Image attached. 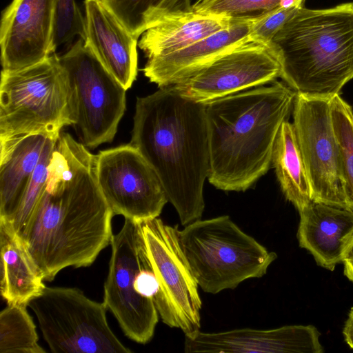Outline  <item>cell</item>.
Listing matches in <instances>:
<instances>
[{
  "label": "cell",
  "instance_id": "1",
  "mask_svg": "<svg viewBox=\"0 0 353 353\" xmlns=\"http://www.w3.org/2000/svg\"><path fill=\"white\" fill-rule=\"evenodd\" d=\"M114 214L98 185L96 154L61 132L41 197L21 239L52 281L68 267H88L111 244Z\"/></svg>",
  "mask_w": 353,
  "mask_h": 353
},
{
  "label": "cell",
  "instance_id": "2",
  "mask_svg": "<svg viewBox=\"0 0 353 353\" xmlns=\"http://www.w3.org/2000/svg\"><path fill=\"white\" fill-rule=\"evenodd\" d=\"M130 143L157 173L181 224L200 219L210 172L205 104L188 99L174 85L137 97Z\"/></svg>",
  "mask_w": 353,
  "mask_h": 353
},
{
  "label": "cell",
  "instance_id": "3",
  "mask_svg": "<svg viewBox=\"0 0 353 353\" xmlns=\"http://www.w3.org/2000/svg\"><path fill=\"white\" fill-rule=\"evenodd\" d=\"M296 93L276 80L205 104L208 179L224 191L243 192L270 169L276 138Z\"/></svg>",
  "mask_w": 353,
  "mask_h": 353
},
{
  "label": "cell",
  "instance_id": "4",
  "mask_svg": "<svg viewBox=\"0 0 353 353\" xmlns=\"http://www.w3.org/2000/svg\"><path fill=\"white\" fill-rule=\"evenodd\" d=\"M296 94L332 99L353 78V2L300 6L269 43Z\"/></svg>",
  "mask_w": 353,
  "mask_h": 353
},
{
  "label": "cell",
  "instance_id": "5",
  "mask_svg": "<svg viewBox=\"0 0 353 353\" xmlns=\"http://www.w3.org/2000/svg\"><path fill=\"white\" fill-rule=\"evenodd\" d=\"M178 238L199 287L210 294L263 276L277 257L226 215L194 221Z\"/></svg>",
  "mask_w": 353,
  "mask_h": 353
},
{
  "label": "cell",
  "instance_id": "6",
  "mask_svg": "<svg viewBox=\"0 0 353 353\" xmlns=\"http://www.w3.org/2000/svg\"><path fill=\"white\" fill-rule=\"evenodd\" d=\"M72 123L69 83L56 53L23 69L1 70L0 139L33 133L59 137Z\"/></svg>",
  "mask_w": 353,
  "mask_h": 353
},
{
  "label": "cell",
  "instance_id": "7",
  "mask_svg": "<svg viewBox=\"0 0 353 353\" xmlns=\"http://www.w3.org/2000/svg\"><path fill=\"white\" fill-rule=\"evenodd\" d=\"M70 90L72 126L94 149L112 142L126 108L127 90L79 38L61 56Z\"/></svg>",
  "mask_w": 353,
  "mask_h": 353
},
{
  "label": "cell",
  "instance_id": "8",
  "mask_svg": "<svg viewBox=\"0 0 353 353\" xmlns=\"http://www.w3.org/2000/svg\"><path fill=\"white\" fill-rule=\"evenodd\" d=\"M28 306L52 352H132L110 327L103 302L89 299L78 288L46 286Z\"/></svg>",
  "mask_w": 353,
  "mask_h": 353
},
{
  "label": "cell",
  "instance_id": "9",
  "mask_svg": "<svg viewBox=\"0 0 353 353\" xmlns=\"http://www.w3.org/2000/svg\"><path fill=\"white\" fill-rule=\"evenodd\" d=\"M144 252L159 291L154 299L162 321L185 335L200 330L198 284L179 244L177 227L157 217L140 222Z\"/></svg>",
  "mask_w": 353,
  "mask_h": 353
},
{
  "label": "cell",
  "instance_id": "10",
  "mask_svg": "<svg viewBox=\"0 0 353 353\" xmlns=\"http://www.w3.org/2000/svg\"><path fill=\"white\" fill-rule=\"evenodd\" d=\"M103 303L117 320L123 333L141 344L152 338L159 314L153 300L134 288L136 275L143 260L140 222L125 219L121 230L113 235Z\"/></svg>",
  "mask_w": 353,
  "mask_h": 353
},
{
  "label": "cell",
  "instance_id": "11",
  "mask_svg": "<svg viewBox=\"0 0 353 353\" xmlns=\"http://www.w3.org/2000/svg\"><path fill=\"white\" fill-rule=\"evenodd\" d=\"M330 101L296 94L292 124L309 178L312 201L353 211L344 192Z\"/></svg>",
  "mask_w": 353,
  "mask_h": 353
},
{
  "label": "cell",
  "instance_id": "12",
  "mask_svg": "<svg viewBox=\"0 0 353 353\" xmlns=\"http://www.w3.org/2000/svg\"><path fill=\"white\" fill-rule=\"evenodd\" d=\"M96 172L114 215L141 222L158 217L168 201L157 173L130 143L96 154Z\"/></svg>",
  "mask_w": 353,
  "mask_h": 353
},
{
  "label": "cell",
  "instance_id": "13",
  "mask_svg": "<svg viewBox=\"0 0 353 353\" xmlns=\"http://www.w3.org/2000/svg\"><path fill=\"white\" fill-rule=\"evenodd\" d=\"M281 73V64L270 45L250 37L173 85L188 99L206 104L272 83Z\"/></svg>",
  "mask_w": 353,
  "mask_h": 353
},
{
  "label": "cell",
  "instance_id": "14",
  "mask_svg": "<svg viewBox=\"0 0 353 353\" xmlns=\"http://www.w3.org/2000/svg\"><path fill=\"white\" fill-rule=\"evenodd\" d=\"M55 0H12L0 26L2 70L37 64L55 53Z\"/></svg>",
  "mask_w": 353,
  "mask_h": 353
},
{
  "label": "cell",
  "instance_id": "15",
  "mask_svg": "<svg viewBox=\"0 0 353 353\" xmlns=\"http://www.w3.org/2000/svg\"><path fill=\"white\" fill-rule=\"evenodd\" d=\"M316 327L285 325L272 330L236 329L221 332L200 330L185 335L186 353H322Z\"/></svg>",
  "mask_w": 353,
  "mask_h": 353
},
{
  "label": "cell",
  "instance_id": "16",
  "mask_svg": "<svg viewBox=\"0 0 353 353\" xmlns=\"http://www.w3.org/2000/svg\"><path fill=\"white\" fill-rule=\"evenodd\" d=\"M85 45L127 90L138 72V39L102 0H84Z\"/></svg>",
  "mask_w": 353,
  "mask_h": 353
},
{
  "label": "cell",
  "instance_id": "17",
  "mask_svg": "<svg viewBox=\"0 0 353 353\" xmlns=\"http://www.w3.org/2000/svg\"><path fill=\"white\" fill-rule=\"evenodd\" d=\"M252 20L232 19L231 24L170 54L147 59L144 75L159 88L175 85L250 37Z\"/></svg>",
  "mask_w": 353,
  "mask_h": 353
},
{
  "label": "cell",
  "instance_id": "18",
  "mask_svg": "<svg viewBox=\"0 0 353 353\" xmlns=\"http://www.w3.org/2000/svg\"><path fill=\"white\" fill-rule=\"evenodd\" d=\"M299 212V246L319 265L333 271L353 242V211L312 201Z\"/></svg>",
  "mask_w": 353,
  "mask_h": 353
},
{
  "label": "cell",
  "instance_id": "19",
  "mask_svg": "<svg viewBox=\"0 0 353 353\" xmlns=\"http://www.w3.org/2000/svg\"><path fill=\"white\" fill-rule=\"evenodd\" d=\"M50 136L33 133L0 139V219L10 221L17 212Z\"/></svg>",
  "mask_w": 353,
  "mask_h": 353
},
{
  "label": "cell",
  "instance_id": "20",
  "mask_svg": "<svg viewBox=\"0 0 353 353\" xmlns=\"http://www.w3.org/2000/svg\"><path fill=\"white\" fill-rule=\"evenodd\" d=\"M232 21L225 14L193 10L171 13L147 29L138 46L147 59L166 55L228 27Z\"/></svg>",
  "mask_w": 353,
  "mask_h": 353
},
{
  "label": "cell",
  "instance_id": "21",
  "mask_svg": "<svg viewBox=\"0 0 353 353\" xmlns=\"http://www.w3.org/2000/svg\"><path fill=\"white\" fill-rule=\"evenodd\" d=\"M1 294L7 304L27 305L46 285L41 270L11 224L0 219Z\"/></svg>",
  "mask_w": 353,
  "mask_h": 353
},
{
  "label": "cell",
  "instance_id": "22",
  "mask_svg": "<svg viewBox=\"0 0 353 353\" xmlns=\"http://www.w3.org/2000/svg\"><path fill=\"white\" fill-rule=\"evenodd\" d=\"M272 164L285 198L298 211L312 201V190L294 128L288 120L279 131Z\"/></svg>",
  "mask_w": 353,
  "mask_h": 353
},
{
  "label": "cell",
  "instance_id": "23",
  "mask_svg": "<svg viewBox=\"0 0 353 353\" xmlns=\"http://www.w3.org/2000/svg\"><path fill=\"white\" fill-rule=\"evenodd\" d=\"M102 1L137 39L166 15L192 10V0Z\"/></svg>",
  "mask_w": 353,
  "mask_h": 353
},
{
  "label": "cell",
  "instance_id": "24",
  "mask_svg": "<svg viewBox=\"0 0 353 353\" xmlns=\"http://www.w3.org/2000/svg\"><path fill=\"white\" fill-rule=\"evenodd\" d=\"M27 305L8 304L0 313V353H43Z\"/></svg>",
  "mask_w": 353,
  "mask_h": 353
},
{
  "label": "cell",
  "instance_id": "25",
  "mask_svg": "<svg viewBox=\"0 0 353 353\" xmlns=\"http://www.w3.org/2000/svg\"><path fill=\"white\" fill-rule=\"evenodd\" d=\"M330 110L338 145L344 192L353 210V110L340 94L331 99Z\"/></svg>",
  "mask_w": 353,
  "mask_h": 353
},
{
  "label": "cell",
  "instance_id": "26",
  "mask_svg": "<svg viewBox=\"0 0 353 353\" xmlns=\"http://www.w3.org/2000/svg\"><path fill=\"white\" fill-rule=\"evenodd\" d=\"M59 137L55 136L48 137L41 159L21 205L14 216L8 221L20 238L24 234L43 192L48 165Z\"/></svg>",
  "mask_w": 353,
  "mask_h": 353
},
{
  "label": "cell",
  "instance_id": "27",
  "mask_svg": "<svg viewBox=\"0 0 353 353\" xmlns=\"http://www.w3.org/2000/svg\"><path fill=\"white\" fill-rule=\"evenodd\" d=\"M304 0H210L192 4L194 11L225 14L232 19L253 20L281 8L302 5Z\"/></svg>",
  "mask_w": 353,
  "mask_h": 353
},
{
  "label": "cell",
  "instance_id": "28",
  "mask_svg": "<svg viewBox=\"0 0 353 353\" xmlns=\"http://www.w3.org/2000/svg\"><path fill=\"white\" fill-rule=\"evenodd\" d=\"M84 15L75 0H55L54 46L85 36Z\"/></svg>",
  "mask_w": 353,
  "mask_h": 353
},
{
  "label": "cell",
  "instance_id": "29",
  "mask_svg": "<svg viewBox=\"0 0 353 353\" xmlns=\"http://www.w3.org/2000/svg\"><path fill=\"white\" fill-rule=\"evenodd\" d=\"M301 6L281 8L252 20L250 37L254 40L269 43L275 34Z\"/></svg>",
  "mask_w": 353,
  "mask_h": 353
},
{
  "label": "cell",
  "instance_id": "30",
  "mask_svg": "<svg viewBox=\"0 0 353 353\" xmlns=\"http://www.w3.org/2000/svg\"><path fill=\"white\" fill-rule=\"evenodd\" d=\"M134 288L141 296L153 301L159 291V283L149 265L145 252L142 265L135 277Z\"/></svg>",
  "mask_w": 353,
  "mask_h": 353
},
{
  "label": "cell",
  "instance_id": "31",
  "mask_svg": "<svg viewBox=\"0 0 353 353\" xmlns=\"http://www.w3.org/2000/svg\"><path fill=\"white\" fill-rule=\"evenodd\" d=\"M343 334L347 344L353 349V307L350 310L347 319L344 325Z\"/></svg>",
  "mask_w": 353,
  "mask_h": 353
},
{
  "label": "cell",
  "instance_id": "32",
  "mask_svg": "<svg viewBox=\"0 0 353 353\" xmlns=\"http://www.w3.org/2000/svg\"><path fill=\"white\" fill-rule=\"evenodd\" d=\"M343 263L345 276L353 282V242L345 254Z\"/></svg>",
  "mask_w": 353,
  "mask_h": 353
},
{
  "label": "cell",
  "instance_id": "33",
  "mask_svg": "<svg viewBox=\"0 0 353 353\" xmlns=\"http://www.w3.org/2000/svg\"><path fill=\"white\" fill-rule=\"evenodd\" d=\"M209 1H210V0H196L192 4H194V5H199V4H201V3H203L208 2Z\"/></svg>",
  "mask_w": 353,
  "mask_h": 353
}]
</instances>
